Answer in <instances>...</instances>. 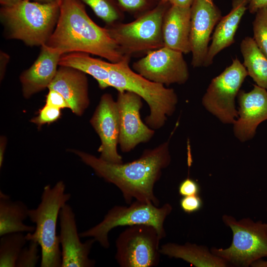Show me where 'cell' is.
I'll use <instances>...</instances> for the list:
<instances>
[{
    "mask_svg": "<svg viewBox=\"0 0 267 267\" xmlns=\"http://www.w3.org/2000/svg\"><path fill=\"white\" fill-rule=\"evenodd\" d=\"M130 58L126 56L119 62H109L107 86L118 91H129L139 95L149 107L146 124L154 130H158L175 112L177 95L173 89L152 82L133 71L129 66Z\"/></svg>",
    "mask_w": 267,
    "mask_h": 267,
    "instance_id": "obj_3",
    "label": "cell"
},
{
    "mask_svg": "<svg viewBox=\"0 0 267 267\" xmlns=\"http://www.w3.org/2000/svg\"><path fill=\"white\" fill-rule=\"evenodd\" d=\"M46 96L45 104L59 109L70 108V105L64 97L58 91L48 89Z\"/></svg>",
    "mask_w": 267,
    "mask_h": 267,
    "instance_id": "obj_33",
    "label": "cell"
},
{
    "mask_svg": "<svg viewBox=\"0 0 267 267\" xmlns=\"http://www.w3.org/2000/svg\"><path fill=\"white\" fill-rule=\"evenodd\" d=\"M267 228V223H266Z\"/></svg>",
    "mask_w": 267,
    "mask_h": 267,
    "instance_id": "obj_42",
    "label": "cell"
},
{
    "mask_svg": "<svg viewBox=\"0 0 267 267\" xmlns=\"http://www.w3.org/2000/svg\"><path fill=\"white\" fill-rule=\"evenodd\" d=\"M238 117L233 124L234 135L240 141L254 137L258 126L267 120V90L257 85L249 92L238 94Z\"/></svg>",
    "mask_w": 267,
    "mask_h": 267,
    "instance_id": "obj_16",
    "label": "cell"
},
{
    "mask_svg": "<svg viewBox=\"0 0 267 267\" xmlns=\"http://www.w3.org/2000/svg\"><path fill=\"white\" fill-rule=\"evenodd\" d=\"M173 210L165 203L158 207L152 203L135 200L129 206L116 205L109 210L103 220L92 227L79 233L82 238L90 237L105 249L110 247L109 232L118 226L148 224L154 226L161 239L165 237L164 222Z\"/></svg>",
    "mask_w": 267,
    "mask_h": 267,
    "instance_id": "obj_7",
    "label": "cell"
},
{
    "mask_svg": "<svg viewBox=\"0 0 267 267\" xmlns=\"http://www.w3.org/2000/svg\"><path fill=\"white\" fill-rule=\"evenodd\" d=\"M29 242V245L22 249L16 262V267H35L39 261L40 245L34 241Z\"/></svg>",
    "mask_w": 267,
    "mask_h": 267,
    "instance_id": "obj_29",
    "label": "cell"
},
{
    "mask_svg": "<svg viewBox=\"0 0 267 267\" xmlns=\"http://www.w3.org/2000/svg\"><path fill=\"white\" fill-rule=\"evenodd\" d=\"M222 219L232 231V243L227 248H212L210 250L213 254L228 264L242 267L251 266L256 260L267 257L266 223L249 218L237 221L227 215Z\"/></svg>",
    "mask_w": 267,
    "mask_h": 267,
    "instance_id": "obj_8",
    "label": "cell"
},
{
    "mask_svg": "<svg viewBox=\"0 0 267 267\" xmlns=\"http://www.w3.org/2000/svg\"><path fill=\"white\" fill-rule=\"evenodd\" d=\"M243 65L248 75L256 85L267 90V57L250 37L244 38L240 44Z\"/></svg>",
    "mask_w": 267,
    "mask_h": 267,
    "instance_id": "obj_24",
    "label": "cell"
},
{
    "mask_svg": "<svg viewBox=\"0 0 267 267\" xmlns=\"http://www.w3.org/2000/svg\"><path fill=\"white\" fill-rule=\"evenodd\" d=\"M71 194L66 192L62 180L51 186L45 185L41 201L36 208L29 209L28 218L35 224L34 232L26 234L29 241L39 243L41 250V267H61V251L56 226L62 207L70 199Z\"/></svg>",
    "mask_w": 267,
    "mask_h": 267,
    "instance_id": "obj_5",
    "label": "cell"
},
{
    "mask_svg": "<svg viewBox=\"0 0 267 267\" xmlns=\"http://www.w3.org/2000/svg\"><path fill=\"white\" fill-rule=\"evenodd\" d=\"M88 5L106 25L120 22L124 17V11L116 0H81Z\"/></svg>",
    "mask_w": 267,
    "mask_h": 267,
    "instance_id": "obj_26",
    "label": "cell"
},
{
    "mask_svg": "<svg viewBox=\"0 0 267 267\" xmlns=\"http://www.w3.org/2000/svg\"><path fill=\"white\" fill-rule=\"evenodd\" d=\"M90 123L99 136V158L113 164L123 163L117 145L120 134V118L117 102L110 93H104L96 107Z\"/></svg>",
    "mask_w": 267,
    "mask_h": 267,
    "instance_id": "obj_13",
    "label": "cell"
},
{
    "mask_svg": "<svg viewBox=\"0 0 267 267\" xmlns=\"http://www.w3.org/2000/svg\"><path fill=\"white\" fill-rule=\"evenodd\" d=\"M86 74L75 68L59 66L48 87L59 92L66 100L72 112L81 116L89 104Z\"/></svg>",
    "mask_w": 267,
    "mask_h": 267,
    "instance_id": "obj_17",
    "label": "cell"
},
{
    "mask_svg": "<svg viewBox=\"0 0 267 267\" xmlns=\"http://www.w3.org/2000/svg\"><path fill=\"white\" fill-rule=\"evenodd\" d=\"M164 0V1H169V0Z\"/></svg>",
    "mask_w": 267,
    "mask_h": 267,
    "instance_id": "obj_41",
    "label": "cell"
},
{
    "mask_svg": "<svg viewBox=\"0 0 267 267\" xmlns=\"http://www.w3.org/2000/svg\"><path fill=\"white\" fill-rule=\"evenodd\" d=\"M190 32V6L171 4L163 22L164 46L184 54L191 52Z\"/></svg>",
    "mask_w": 267,
    "mask_h": 267,
    "instance_id": "obj_19",
    "label": "cell"
},
{
    "mask_svg": "<svg viewBox=\"0 0 267 267\" xmlns=\"http://www.w3.org/2000/svg\"><path fill=\"white\" fill-rule=\"evenodd\" d=\"M75 214L72 207L66 203L59 213L60 244L61 246V267H92L94 260L89 258L95 240L90 238L81 242L78 232Z\"/></svg>",
    "mask_w": 267,
    "mask_h": 267,
    "instance_id": "obj_15",
    "label": "cell"
},
{
    "mask_svg": "<svg viewBox=\"0 0 267 267\" xmlns=\"http://www.w3.org/2000/svg\"><path fill=\"white\" fill-rule=\"evenodd\" d=\"M193 0H169L172 5L180 6H190Z\"/></svg>",
    "mask_w": 267,
    "mask_h": 267,
    "instance_id": "obj_37",
    "label": "cell"
},
{
    "mask_svg": "<svg viewBox=\"0 0 267 267\" xmlns=\"http://www.w3.org/2000/svg\"><path fill=\"white\" fill-rule=\"evenodd\" d=\"M0 167L1 168L3 164L4 154L6 143V140L5 137L2 136L0 137Z\"/></svg>",
    "mask_w": 267,
    "mask_h": 267,
    "instance_id": "obj_36",
    "label": "cell"
},
{
    "mask_svg": "<svg viewBox=\"0 0 267 267\" xmlns=\"http://www.w3.org/2000/svg\"><path fill=\"white\" fill-rule=\"evenodd\" d=\"M161 238L148 224L129 226L116 240L115 259L121 267H154L160 260Z\"/></svg>",
    "mask_w": 267,
    "mask_h": 267,
    "instance_id": "obj_9",
    "label": "cell"
},
{
    "mask_svg": "<svg viewBox=\"0 0 267 267\" xmlns=\"http://www.w3.org/2000/svg\"><path fill=\"white\" fill-rule=\"evenodd\" d=\"M171 5L169 1L160 0L155 7L131 22L106 25L110 37L124 56L131 57L135 53L148 52L164 46L163 22Z\"/></svg>",
    "mask_w": 267,
    "mask_h": 267,
    "instance_id": "obj_6",
    "label": "cell"
},
{
    "mask_svg": "<svg viewBox=\"0 0 267 267\" xmlns=\"http://www.w3.org/2000/svg\"><path fill=\"white\" fill-rule=\"evenodd\" d=\"M47 46L62 54L83 52L118 62L124 56L105 27L95 23L81 0H61L60 13Z\"/></svg>",
    "mask_w": 267,
    "mask_h": 267,
    "instance_id": "obj_2",
    "label": "cell"
},
{
    "mask_svg": "<svg viewBox=\"0 0 267 267\" xmlns=\"http://www.w3.org/2000/svg\"><path fill=\"white\" fill-rule=\"evenodd\" d=\"M213 0H193L190 6V44L193 67L203 66L213 29L222 18Z\"/></svg>",
    "mask_w": 267,
    "mask_h": 267,
    "instance_id": "obj_14",
    "label": "cell"
},
{
    "mask_svg": "<svg viewBox=\"0 0 267 267\" xmlns=\"http://www.w3.org/2000/svg\"><path fill=\"white\" fill-rule=\"evenodd\" d=\"M142 98L129 91H118L117 104L120 118L119 144L123 152H129L140 143L148 142L155 131L141 120Z\"/></svg>",
    "mask_w": 267,
    "mask_h": 267,
    "instance_id": "obj_12",
    "label": "cell"
},
{
    "mask_svg": "<svg viewBox=\"0 0 267 267\" xmlns=\"http://www.w3.org/2000/svg\"><path fill=\"white\" fill-rule=\"evenodd\" d=\"M124 11L136 17L155 7L160 0H116Z\"/></svg>",
    "mask_w": 267,
    "mask_h": 267,
    "instance_id": "obj_28",
    "label": "cell"
},
{
    "mask_svg": "<svg viewBox=\"0 0 267 267\" xmlns=\"http://www.w3.org/2000/svg\"><path fill=\"white\" fill-rule=\"evenodd\" d=\"M237 57L219 75L212 79L202 103L209 112L224 124H233L238 117L235 100L248 76Z\"/></svg>",
    "mask_w": 267,
    "mask_h": 267,
    "instance_id": "obj_10",
    "label": "cell"
},
{
    "mask_svg": "<svg viewBox=\"0 0 267 267\" xmlns=\"http://www.w3.org/2000/svg\"><path fill=\"white\" fill-rule=\"evenodd\" d=\"M28 242L23 232H13L0 236V267H15L18 256Z\"/></svg>",
    "mask_w": 267,
    "mask_h": 267,
    "instance_id": "obj_25",
    "label": "cell"
},
{
    "mask_svg": "<svg viewBox=\"0 0 267 267\" xmlns=\"http://www.w3.org/2000/svg\"><path fill=\"white\" fill-rule=\"evenodd\" d=\"M248 0H232V8L222 17L215 29L203 66H208L215 56L234 42V36L240 21L248 9Z\"/></svg>",
    "mask_w": 267,
    "mask_h": 267,
    "instance_id": "obj_20",
    "label": "cell"
},
{
    "mask_svg": "<svg viewBox=\"0 0 267 267\" xmlns=\"http://www.w3.org/2000/svg\"><path fill=\"white\" fill-rule=\"evenodd\" d=\"M203 204V200L199 195L182 196L179 201L181 209L188 214L201 210Z\"/></svg>",
    "mask_w": 267,
    "mask_h": 267,
    "instance_id": "obj_31",
    "label": "cell"
},
{
    "mask_svg": "<svg viewBox=\"0 0 267 267\" xmlns=\"http://www.w3.org/2000/svg\"><path fill=\"white\" fill-rule=\"evenodd\" d=\"M62 54L58 50L44 44L40 53L32 66L20 76L22 93L26 98L43 90L53 80Z\"/></svg>",
    "mask_w": 267,
    "mask_h": 267,
    "instance_id": "obj_18",
    "label": "cell"
},
{
    "mask_svg": "<svg viewBox=\"0 0 267 267\" xmlns=\"http://www.w3.org/2000/svg\"><path fill=\"white\" fill-rule=\"evenodd\" d=\"M32 1H37L42 3H49L57 1H60L61 0H30Z\"/></svg>",
    "mask_w": 267,
    "mask_h": 267,
    "instance_id": "obj_40",
    "label": "cell"
},
{
    "mask_svg": "<svg viewBox=\"0 0 267 267\" xmlns=\"http://www.w3.org/2000/svg\"><path fill=\"white\" fill-rule=\"evenodd\" d=\"M60 2L22 0L12 6H2L0 18L7 37L30 46L46 44L58 21Z\"/></svg>",
    "mask_w": 267,
    "mask_h": 267,
    "instance_id": "obj_4",
    "label": "cell"
},
{
    "mask_svg": "<svg viewBox=\"0 0 267 267\" xmlns=\"http://www.w3.org/2000/svg\"><path fill=\"white\" fill-rule=\"evenodd\" d=\"M22 0H0V3L2 6H10L14 5Z\"/></svg>",
    "mask_w": 267,
    "mask_h": 267,
    "instance_id": "obj_38",
    "label": "cell"
},
{
    "mask_svg": "<svg viewBox=\"0 0 267 267\" xmlns=\"http://www.w3.org/2000/svg\"><path fill=\"white\" fill-rule=\"evenodd\" d=\"M251 266L253 267H267V260L258 259L253 262Z\"/></svg>",
    "mask_w": 267,
    "mask_h": 267,
    "instance_id": "obj_39",
    "label": "cell"
},
{
    "mask_svg": "<svg viewBox=\"0 0 267 267\" xmlns=\"http://www.w3.org/2000/svg\"><path fill=\"white\" fill-rule=\"evenodd\" d=\"M29 209L20 200L13 201L10 196L0 191V237L13 232H33L35 226L25 224Z\"/></svg>",
    "mask_w": 267,
    "mask_h": 267,
    "instance_id": "obj_22",
    "label": "cell"
},
{
    "mask_svg": "<svg viewBox=\"0 0 267 267\" xmlns=\"http://www.w3.org/2000/svg\"><path fill=\"white\" fill-rule=\"evenodd\" d=\"M169 140L153 149L144 150L137 159L125 164H113L82 151L72 149L82 161L105 181L121 191L127 204L133 200L159 206L154 187L161 178L162 170L171 163Z\"/></svg>",
    "mask_w": 267,
    "mask_h": 267,
    "instance_id": "obj_1",
    "label": "cell"
},
{
    "mask_svg": "<svg viewBox=\"0 0 267 267\" xmlns=\"http://www.w3.org/2000/svg\"><path fill=\"white\" fill-rule=\"evenodd\" d=\"M61 116L60 109L45 104L39 110L38 115L33 118L31 122L40 127L45 124H50L56 121Z\"/></svg>",
    "mask_w": 267,
    "mask_h": 267,
    "instance_id": "obj_30",
    "label": "cell"
},
{
    "mask_svg": "<svg viewBox=\"0 0 267 267\" xmlns=\"http://www.w3.org/2000/svg\"><path fill=\"white\" fill-rule=\"evenodd\" d=\"M0 80L2 79L4 73L5 72L6 69V66L7 65V63L9 61V56L6 53L0 51Z\"/></svg>",
    "mask_w": 267,
    "mask_h": 267,
    "instance_id": "obj_35",
    "label": "cell"
},
{
    "mask_svg": "<svg viewBox=\"0 0 267 267\" xmlns=\"http://www.w3.org/2000/svg\"><path fill=\"white\" fill-rule=\"evenodd\" d=\"M263 7H267V0H248V9L251 13H256Z\"/></svg>",
    "mask_w": 267,
    "mask_h": 267,
    "instance_id": "obj_34",
    "label": "cell"
},
{
    "mask_svg": "<svg viewBox=\"0 0 267 267\" xmlns=\"http://www.w3.org/2000/svg\"><path fill=\"white\" fill-rule=\"evenodd\" d=\"M110 62L92 57L90 54L83 52H72L62 54L59 66L69 67L89 74L98 82L101 89L107 88Z\"/></svg>",
    "mask_w": 267,
    "mask_h": 267,
    "instance_id": "obj_23",
    "label": "cell"
},
{
    "mask_svg": "<svg viewBox=\"0 0 267 267\" xmlns=\"http://www.w3.org/2000/svg\"><path fill=\"white\" fill-rule=\"evenodd\" d=\"M183 53L166 46L147 52L133 64L134 71L145 78L163 85L183 84L189 71Z\"/></svg>",
    "mask_w": 267,
    "mask_h": 267,
    "instance_id": "obj_11",
    "label": "cell"
},
{
    "mask_svg": "<svg viewBox=\"0 0 267 267\" xmlns=\"http://www.w3.org/2000/svg\"><path fill=\"white\" fill-rule=\"evenodd\" d=\"M178 190L179 195L182 196L199 195L200 187L196 181L187 178L180 183Z\"/></svg>",
    "mask_w": 267,
    "mask_h": 267,
    "instance_id": "obj_32",
    "label": "cell"
},
{
    "mask_svg": "<svg viewBox=\"0 0 267 267\" xmlns=\"http://www.w3.org/2000/svg\"><path fill=\"white\" fill-rule=\"evenodd\" d=\"M253 39L267 57V7L260 9L253 22Z\"/></svg>",
    "mask_w": 267,
    "mask_h": 267,
    "instance_id": "obj_27",
    "label": "cell"
},
{
    "mask_svg": "<svg viewBox=\"0 0 267 267\" xmlns=\"http://www.w3.org/2000/svg\"><path fill=\"white\" fill-rule=\"evenodd\" d=\"M160 252L170 258L182 259L196 267H225L228 265L206 246L189 242L183 245L167 243L161 246Z\"/></svg>",
    "mask_w": 267,
    "mask_h": 267,
    "instance_id": "obj_21",
    "label": "cell"
}]
</instances>
